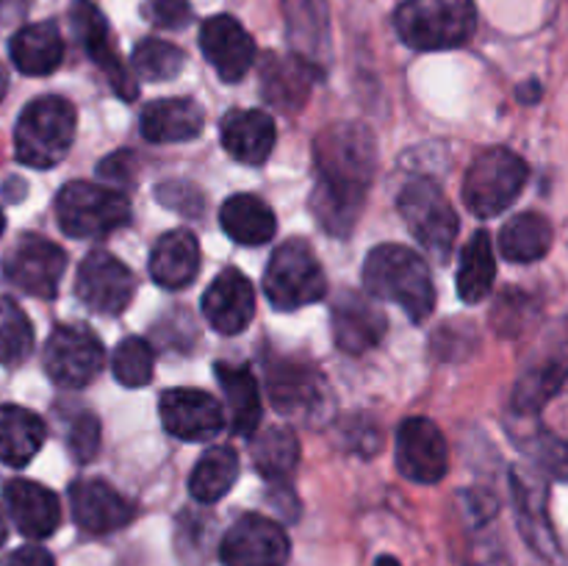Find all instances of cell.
<instances>
[{"instance_id": "1", "label": "cell", "mask_w": 568, "mask_h": 566, "mask_svg": "<svg viewBox=\"0 0 568 566\" xmlns=\"http://www.w3.org/2000/svg\"><path fill=\"white\" fill-rule=\"evenodd\" d=\"M316 186L311 211L322 231L344 239L364 211L377 166L375 137L358 122H336L314 139Z\"/></svg>"}, {"instance_id": "2", "label": "cell", "mask_w": 568, "mask_h": 566, "mask_svg": "<svg viewBox=\"0 0 568 566\" xmlns=\"http://www.w3.org/2000/svg\"><path fill=\"white\" fill-rule=\"evenodd\" d=\"M366 292L392 300L414 322H425L436 309V286L430 266L405 244H377L364 264Z\"/></svg>"}, {"instance_id": "3", "label": "cell", "mask_w": 568, "mask_h": 566, "mask_svg": "<svg viewBox=\"0 0 568 566\" xmlns=\"http://www.w3.org/2000/svg\"><path fill=\"white\" fill-rule=\"evenodd\" d=\"M78 114L70 100L59 94L37 98L26 105L14 128L17 161L33 170L55 166L72 148Z\"/></svg>"}, {"instance_id": "4", "label": "cell", "mask_w": 568, "mask_h": 566, "mask_svg": "<svg viewBox=\"0 0 568 566\" xmlns=\"http://www.w3.org/2000/svg\"><path fill=\"white\" fill-rule=\"evenodd\" d=\"M399 39L414 50H453L477 28L475 0H405L394 14Z\"/></svg>"}, {"instance_id": "5", "label": "cell", "mask_w": 568, "mask_h": 566, "mask_svg": "<svg viewBox=\"0 0 568 566\" xmlns=\"http://www.w3.org/2000/svg\"><path fill=\"white\" fill-rule=\"evenodd\" d=\"M568 381V316L544 327L521 361L510 408L514 416H536Z\"/></svg>"}, {"instance_id": "6", "label": "cell", "mask_w": 568, "mask_h": 566, "mask_svg": "<svg viewBox=\"0 0 568 566\" xmlns=\"http://www.w3.org/2000/svg\"><path fill=\"white\" fill-rule=\"evenodd\" d=\"M55 216L67 236L98 239L131 222V203L114 186L72 181L55 198Z\"/></svg>"}, {"instance_id": "7", "label": "cell", "mask_w": 568, "mask_h": 566, "mask_svg": "<svg viewBox=\"0 0 568 566\" xmlns=\"http://www.w3.org/2000/svg\"><path fill=\"white\" fill-rule=\"evenodd\" d=\"M264 292L277 311H297L325 297L327 277L314 247L303 239L283 242L264 272Z\"/></svg>"}, {"instance_id": "8", "label": "cell", "mask_w": 568, "mask_h": 566, "mask_svg": "<svg viewBox=\"0 0 568 566\" xmlns=\"http://www.w3.org/2000/svg\"><path fill=\"white\" fill-rule=\"evenodd\" d=\"M527 170L525 159L508 148L483 150L471 161L464 178V203L477 216H497L514 203L525 189Z\"/></svg>"}, {"instance_id": "9", "label": "cell", "mask_w": 568, "mask_h": 566, "mask_svg": "<svg viewBox=\"0 0 568 566\" xmlns=\"http://www.w3.org/2000/svg\"><path fill=\"white\" fill-rule=\"evenodd\" d=\"M397 205L416 242L433 259L447 261L449 250L458 239V214H455L444 189L430 178H414L403 186Z\"/></svg>"}, {"instance_id": "10", "label": "cell", "mask_w": 568, "mask_h": 566, "mask_svg": "<svg viewBox=\"0 0 568 566\" xmlns=\"http://www.w3.org/2000/svg\"><path fill=\"white\" fill-rule=\"evenodd\" d=\"M44 372L64 388H83L105 364L103 342L83 325H61L44 344Z\"/></svg>"}, {"instance_id": "11", "label": "cell", "mask_w": 568, "mask_h": 566, "mask_svg": "<svg viewBox=\"0 0 568 566\" xmlns=\"http://www.w3.org/2000/svg\"><path fill=\"white\" fill-rule=\"evenodd\" d=\"M64 270V250L50 239L37 236V233H26V236L17 239L3 259L6 277L26 294L42 300L55 297Z\"/></svg>"}, {"instance_id": "12", "label": "cell", "mask_w": 568, "mask_h": 566, "mask_svg": "<svg viewBox=\"0 0 568 566\" xmlns=\"http://www.w3.org/2000/svg\"><path fill=\"white\" fill-rule=\"evenodd\" d=\"M292 542L277 522L258 514H244L227 527L220 544L225 566H286Z\"/></svg>"}, {"instance_id": "13", "label": "cell", "mask_w": 568, "mask_h": 566, "mask_svg": "<svg viewBox=\"0 0 568 566\" xmlns=\"http://www.w3.org/2000/svg\"><path fill=\"white\" fill-rule=\"evenodd\" d=\"M266 392L281 414L311 420L327 403V386L320 370L300 358H275L266 364Z\"/></svg>"}, {"instance_id": "14", "label": "cell", "mask_w": 568, "mask_h": 566, "mask_svg": "<svg viewBox=\"0 0 568 566\" xmlns=\"http://www.w3.org/2000/svg\"><path fill=\"white\" fill-rule=\"evenodd\" d=\"M397 469L408 481L430 486L449 469V447L442 427L427 416H408L397 431Z\"/></svg>"}, {"instance_id": "15", "label": "cell", "mask_w": 568, "mask_h": 566, "mask_svg": "<svg viewBox=\"0 0 568 566\" xmlns=\"http://www.w3.org/2000/svg\"><path fill=\"white\" fill-rule=\"evenodd\" d=\"M133 272L116 255L94 250L81 261L75 281V294L83 305L98 314H122L133 297Z\"/></svg>"}, {"instance_id": "16", "label": "cell", "mask_w": 568, "mask_h": 566, "mask_svg": "<svg viewBox=\"0 0 568 566\" xmlns=\"http://www.w3.org/2000/svg\"><path fill=\"white\" fill-rule=\"evenodd\" d=\"M331 325L338 350H344L347 355H364L366 350L377 347L388 331L386 311L377 305V297L372 300L353 289H342L336 294L331 309Z\"/></svg>"}, {"instance_id": "17", "label": "cell", "mask_w": 568, "mask_h": 566, "mask_svg": "<svg viewBox=\"0 0 568 566\" xmlns=\"http://www.w3.org/2000/svg\"><path fill=\"white\" fill-rule=\"evenodd\" d=\"M70 26L75 39L81 42V48L89 53V59L109 75V83L114 87V92L120 94L122 100H136V83H133V75L128 72V67L122 64L114 44H111L109 22L100 14L98 6H94L92 0H75L70 9Z\"/></svg>"}, {"instance_id": "18", "label": "cell", "mask_w": 568, "mask_h": 566, "mask_svg": "<svg viewBox=\"0 0 568 566\" xmlns=\"http://www.w3.org/2000/svg\"><path fill=\"white\" fill-rule=\"evenodd\" d=\"M159 411L166 433L181 442H205L225 425L220 403L200 388H166L161 394Z\"/></svg>"}, {"instance_id": "19", "label": "cell", "mask_w": 568, "mask_h": 566, "mask_svg": "<svg viewBox=\"0 0 568 566\" xmlns=\"http://www.w3.org/2000/svg\"><path fill=\"white\" fill-rule=\"evenodd\" d=\"M200 44H203L205 59L225 83L242 81L255 61L253 37L231 14L209 17L200 28Z\"/></svg>"}, {"instance_id": "20", "label": "cell", "mask_w": 568, "mask_h": 566, "mask_svg": "<svg viewBox=\"0 0 568 566\" xmlns=\"http://www.w3.org/2000/svg\"><path fill=\"white\" fill-rule=\"evenodd\" d=\"M70 505L75 525L94 536L120 530L133 519V505L111 483L98 481V477L72 483Z\"/></svg>"}, {"instance_id": "21", "label": "cell", "mask_w": 568, "mask_h": 566, "mask_svg": "<svg viewBox=\"0 0 568 566\" xmlns=\"http://www.w3.org/2000/svg\"><path fill=\"white\" fill-rule=\"evenodd\" d=\"M203 314L222 336L242 333L255 314V292L247 275L239 270L220 272L203 294Z\"/></svg>"}, {"instance_id": "22", "label": "cell", "mask_w": 568, "mask_h": 566, "mask_svg": "<svg viewBox=\"0 0 568 566\" xmlns=\"http://www.w3.org/2000/svg\"><path fill=\"white\" fill-rule=\"evenodd\" d=\"M316 75V64L303 55L270 53L261 64V94L277 111L294 114L308 103Z\"/></svg>"}, {"instance_id": "23", "label": "cell", "mask_w": 568, "mask_h": 566, "mask_svg": "<svg viewBox=\"0 0 568 566\" xmlns=\"http://www.w3.org/2000/svg\"><path fill=\"white\" fill-rule=\"evenodd\" d=\"M3 499L11 522L26 538H48L61 525L59 497L42 483L17 477L3 486Z\"/></svg>"}, {"instance_id": "24", "label": "cell", "mask_w": 568, "mask_h": 566, "mask_svg": "<svg viewBox=\"0 0 568 566\" xmlns=\"http://www.w3.org/2000/svg\"><path fill=\"white\" fill-rule=\"evenodd\" d=\"M139 122H142L144 139H150V142H189V139L200 137V131H203L205 111L192 98H164L144 105Z\"/></svg>"}, {"instance_id": "25", "label": "cell", "mask_w": 568, "mask_h": 566, "mask_svg": "<svg viewBox=\"0 0 568 566\" xmlns=\"http://www.w3.org/2000/svg\"><path fill=\"white\" fill-rule=\"evenodd\" d=\"M200 272V244L192 231L164 233L150 253V277L164 289H186Z\"/></svg>"}, {"instance_id": "26", "label": "cell", "mask_w": 568, "mask_h": 566, "mask_svg": "<svg viewBox=\"0 0 568 566\" xmlns=\"http://www.w3.org/2000/svg\"><path fill=\"white\" fill-rule=\"evenodd\" d=\"M275 122L258 109L231 111L222 120V144L242 164H264L275 148Z\"/></svg>"}, {"instance_id": "27", "label": "cell", "mask_w": 568, "mask_h": 566, "mask_svg": "<svg viewBox=\"0 0 568 566\" xmlns=\"http://www.w3.org/2000/svg\"><path fill=\"white\" fill-rule=\"evenodd\" d=\"M216 383L225 392L227 403V420H231V431L236 436L250 438L258 431L261 422V388L250 366L239 364H216Z\"/></svg>"}, {"instance_id": "28", "label": "cell", "mask_w": 568, "mask_h": 566, "mask_svg": "<svg viewBox=\"0 0 568 566\" xmlns=\"http://www.w3.org/2000/svg\"><path fill=\"white\" fill-rule=\"evenodd\" d=\"M9 53L22 75H50L64 59V39L55 22H31L11 37Z\"/></svg>"}, {"instance_id": "29", "label": "cell", "mask_w": 568, "mask_h": 566, "mask_svg": "<svg viewBox=\"0 0 568 566\" xmlns=\"http://www.w3.org/2000/svg\"><path fill=\"white\" fill-rule=\"evenodd\" d=\"M220 225L236 244L258 247L266 244L277 231V220L270 205L255 194H233L220 211Z\"/></svg>"}, {"instance_id": "30", "label": "cell", "mask_w": 568, "mask_h": 566, "mask_svg": "<svg viewBox=\"0 0 568 566\" xmlns=\"http://www.w3.org/2000/svg\"><path fill=\"white\" fill-rule=\"evenodd\" d=\"M44 444V422L22 405H0V461L26 466Z\"/></svg>"}, {"instance_id": "31", "label": "cell", "mask_w": 568, "mask_h": 566, "mask_svg": "<svg viewBox=\"0 0 568 566\" xmlns=\"http://www.w3.org/2000/svg\"><path fill=\"white\" fill-rule=\"evenodd\" d=\"M510 481H514L516 514H519L527 542L536 544L538 553H552L555 536L547 519V486L536 475H527L521 469L510 472Z\"/></svg>"}, {"instance_id": "32", "label": "cell", "mask_w": 568, "mask_h": 566, "mask_svg": "<svg viewBox=\"0 0 568 566\" xmlns=\"http://www.w3.org/2000/svg\"><path fill=\"white\" fill-rule=\"evenodd\" d=\"M549 247H552V225L538 211L516 214L499 231V250L514 264H530V261L544 259Z\"/></svg>"}, {"instance_id": "33", "label": "cell", "mask_w": 568, "mask_h": 566, "mask_svg": "<svg viewBox=\"0 0 568 566\" xmlns=\"http://www.w3.org/2000/svg\"><path fill=\"white\" fill-rule=\"evenodd\" d=\"M494 277H497V261H494V247L488 231H475V236L466 242L460 253L458 266V294L464 303L475 305L486 300L491 292Z\"/></svg>"}, {"instance_id": "34", "label": "cell", "mask_w": 568, "mask_h": 566, "mask_svg": "<svg viewBox=\"0 0 568 566\" xmlns=\"http://www.w3.org/2000/svg\"><path fill=\"white\" fill-rule=\"evenodd\" d=\"M239 477V455L231 447H211L200 455L189 475V494L197 503H216L233 488Z\"/></svg>"}, {"instance_id": "35", "label": "cell", "mask_w": 568, "mask_h": 566, "mask_svg": "<svg viewBox=\"0 0 568 566\" xmlns=\"http://www.w3.org/2000/svg\"><path fill=\"white\" fill-rule=\"evenodd\" d=\"M250 455H253L258 475H264L272 483H281L297 466L300 442L288 427H266L261 436L253 438Z\"/></svg>"}, {"instance_id": "36", "label": "cell", "mask_w": 568, "mask_h": 566, "mask_svg": "<svg viewBox=\"0 0 568 566\" xmlns=\"http://www.w3.org/2000/svg\"><path fill=\"white\" fill-rule=\"evenodd\" d=\"M283 11L292 39L303 50V59H320L327 44L325 0H283Z\"/></svg>"}, {"instance_id": "37", "label": "cell", "mask_w": 568, "mask_h": 566, "mask_svg": "<svg viewBox=\"0 0 568 566\" xmlns=\"http://www.w3.org/2000/svg\"><path fill=\"white\" fill-rule=\"evenodd\" d=\"M33 325L26 311L11 297L0 294V364L17 366L31 355Z\"/></svg>"}, {"instance_id": "38", "label": "cell", "mask_w": 568, "mask_h": 566, "mask_svg": "<svg viewBox=\"0 0 568 566\" xmlns=\"http://www.w3.org/2000/svg\"><path fill=\"white\" fill-rule=\"evenodd\" d=\"M153 366H155V353L144 338L128 336L111 353V372H114L116 381L128 388L148 386L153 381Z\"/></svg>"}, {"instance_id": "39", "label": "cell", "mask_w": 568, "mask_h": 566, "mask_svg": "<svg viewBox=\"0 0 568 566\" xmlns=\"http://www.w3.org/2000/svg\"><path fill=\"white\" fill-rule=\"evenodd\" d=\"M183 61L186 55L175 44L164 42V39H142L133 50L131 64L148 81H170L183 70Z\"/></svg>"}, {"instance_id": "40", "label": "cell", "mask_w": 568, "mask_h": 566, "mask_svg": "<svg viewBox=\"0 0 568 566\" xmlns=\"http://www.w3.org/2000/svg\"><path fill=\"white\" fill-rule=\"evenodd\" d=\"M516 444H519V447L525 449L527 455H532L538 464L547 466L552 475L566 477V481H568V444L558 442L552 433L536 431V433H530V436H525L521 442H516Z\"/></svg>"}, {"instance_id": "41", "label": "cell", "mask_w": 568, "mask_h": 566, "mask_svg": "<svg viewBox=\"0 0 568 566\" xmlns=\"http://www.w3.org/2000/svg\"><path fill=\"white\" fill-rule=\"evenodd\" d=\"M67 447L78 464H89L100 449V422L98 416L83 411L67 427Z\"/></svg>"}, {"instance_id": "42", "label": "cell", "mask_w": 568, "mask_h": 566, "mask_svg": "<svg viewBox=\"0 0 568 566\" xmlns=\"http://www.w3.org/2000/svg\"><path fill=\"white\" fill-rule=\"evenodd\" d=\"M155 198H159L161 205H166V209L178 211V214H183V216H197V214H203V209H205V200H203V194H200V189L192 186V183H186V181L161 183V186L155 189Z\"/></svg>"}, {"instance_id": "43", "label": "cell", "mask_w": 568, "mask_h": 566, "mask_svg": "<svg viewBox=\"0 0 568 566\" xmlns=\"http://www.w3.org/2000/svg\"><path fill=\"white\" fill-rule=\"evenodd\" d=\"M144 17L159 28H183L192 22L189 0H144Z\"/></svg>"}, {"instance_id": "44", "label": "cell", "mask_w": 568, "mask_h": 566, "mask_svg": "<svg viewBox=\"0 0 568 566\" xmlns=\"http://www.w3.org/2000/svg\"><path fill=\"white\" fill-rule=\"evenodd\" d=\"M98 172L100 178L109 183H128L131 181V153H128V150H120V153L109 155V159L100 161Z\"/></svg>"}, {"instance_id": "45", "label": "cell", "mask_w": 568, "mask_h": 566, "mask_svg": "<svg viewBox=\"0 0 568 566\" xmlns=\"http://www.w3.org/2000/svg\"><path fill=\"white\" fill-rule=\"evenodd\" d=\"M3 566H55V560L44 547L26 544V547L14 549V553L3 560Z\"/></svg>"}, {"instance_id": "46", "label": "cell", "mask_w": 568, "mask_h": 566, "mask_svg": "<svg viewBox=\"0 0 568 566\" xmlns=\"http://www.w3.org/2000/svg\"><path fill=\"white\" fill-rule=\"evenodd\" d=\"M28 3H31V0H0V22L17 20V17L26 14Z\"/></svg>"}, {"instance_id": "47", "label": "cell", "mask_w": 568, "mask_h": 566, "mask_svg": "<svg viewBox=\"0 0 568 566\" xmlns=\"http://www.w3.org/2000/svg\"><path fill=\"white\" fill-rule=\"evenodd\" d=\"M541 98V89H538L536 81H530L527 87L519 89V100L521 103H536V100Z\"/></svg>"}, {"instance_id": "48", "label": "cell", "mask_w": 568, "mask_h": 566, "mask_svg": "<svg viewBox=\"0 0 568 566\" xmlns=\"http://www.w3.org/2000/svg\"><path fill=\"white\" fill-rule=\"evenodd\" d=\"M6 536H9V525H6V514H3V508H0V547H3Z\"/></svg>"}, {"instance_id": "49", "label": "cell", "mask_w": 568, "mask_h": 566, "mask_svg": "<svg viewBox=\"0 0 568 566\" xmlns=\"http://www.w3.org/2000/svg\"><path fill=\"white\" fill-rule=\"evenodd\" d=\"M6 89H9V75H6L3 64H0V100L6 98Z\"/></svg>"}, {"instance_id": "50", "label": "cell", "mask_w": 568, "mask_h": 566, "mask_svg": "<svg viewBox=\"0 0 568 566\" xmlns=\"http://www.w3.org/2000/svg\"><path fill=\"white\" fill-rule=\"evenodd\" d=\"M375 566H399V560L392 558V555H383V558H377Z\"/></svg>"}, {"instance_id": "51", "label": "cell", "mask_w": 568, "mask_h": 566, "mask_svg": "<svg viewBox=\"0 0 568 566\" xmlns=\"http://www.w3.org/2000/svg\"><path fill=\"white\" fill-rule=\"evenodd\" d=\"M3 228H6V220H3V211H0V233H3Z\"/></svg>"}]
</instances>
